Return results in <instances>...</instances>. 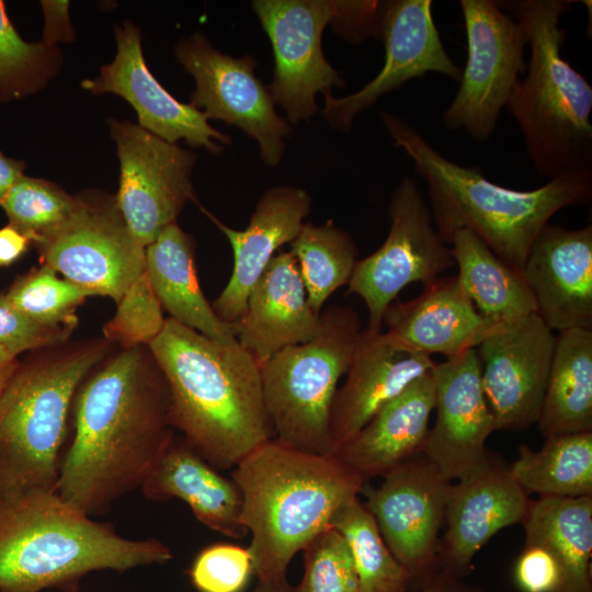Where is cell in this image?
I'll return each instance as SVG.
<instances>
[{
    "label": "cell",
    "instance_id": "cell-29",
    "mask_svg": "<svg viewBox=\"0 0 592 592\" xmlns=\"http://www.w3.org/2000/svg\"><path fill=\"white\" fill-rule=\"evenodd\" d=\"M522 524L525 544H538L555 557L557 592H592V496L531 500Z\"/></svg>",
    "mask_w": 592,
    "mask_h": 592
},
{
    "label": "cell",
    "instance_id": "cell-13",
    "mask_svg": "<svg viewBox=\"0 0 592 592\" xmlns=\"http://www.w3.org/2000/svg\"><path fill=\"white\" fill-rule=\"evenodd\" d=\"M349 1L255 0L252 9L267 34L274 54V76L267 90L274 104L296 124L318 110L317 93L329 92L344 80L326 60L321 35L340 20Z\"/></svg>",
    "mask_w": 592,
    "mask_h": 592
},
{
    "label": "cell",
    "instance_id": "cell-42",
    "mask_svg": "<svg viewBox=\"0 0 592 592\" xmlns=\"http://www.w3.org/2000/svg\"><path fill=\"white\" fill-rule=\"evenodd\" d=\"M514 577L523 592H557L560 584V570L555 557L538 544H524Z\"/></svg>",
    "mask_w": 592,
    "mask_h": 592
},
{
    "label": "cell",
    "instance_id": "cell-16",
    "mask_svg": "<svg viewBox=\"0 0 592 592\" xmlns=\"http://www.w3.org/2000/svg\"><path fill=\"white\" fill-rule=\"evenodd\" d=\"M374 33L385 47V62L376 77L342 98L323 93L321 113L334 128L349 129L354 117L380 96L428 72L460 80L462 69L445 50L434 23L431 0L379 2Z\"/></svg>",
    "mask_w": 592,
    "mask_h": 592
},
{
    "label": "cell",
    "instance_id": "cell-20",
    "mask_svg": "<svg viewBox=\"0 0 592 592\" xmlns=\"http://www.w3.org/2000/svg\"><path fill=\"white\" fill-rule=\"evenodd\" d=\"M531 500L509 466L489 455L475 475L451 483L437 568L462 578L477 551L500 530L522 523Z\"/></svg>",
    "mask_w": 592,
    "mask_h": 592
},
{
    "label": "cell",
    "instance_id": "cell-36",
    "mask_svg": "<svg viewBox=\"0 0 592 592\" xmlns=\"http://www.w3.org/2000/svg\"><path fill=\"white\" fill-rule=\"evenodd\" d=\"M0 206L9 224L27 236L34 246L70 217L77 206V196L48 180L24 173Z\"/></svg>",
    "mask_w": 592,
    "mask_h": 592
},
{
    "label": "cell",
    "instance_id": "cell-14",
    "mask_svg": "<svg viewBox=\"0 0 592 592\" xmlns=\"http://www.w3.org/2000/svg\"><path fill=\"white\" fill-rule=\"evenodd\" d=\"M382 478L378 487L364 483V504L410 581L421 583L437 568L439 532L452 481L423 453L405 459Z\"/></svg>",
    "mask_w": 592,
    "mask_h": 592
},
{
    "label": "cell",
    "instance_id": "cell-3",
    "mask_svg": "<svg viewBox=\"0 0 592 592\" xmlns=\"http://www.w3.org/2000/svg\"><path fill=\"white\" fill-rule=\"evenodd\" d=\"M382 119L424 179L443 240L448 244L456 230L467 228L517 273L523 274L532 242L557 212L591 201L592 168L559 174L534 190H513L488 180L478 168L445 158L403 118L383 112Z\"/></svg>",
    "mask_w": 592,
    "mask_h": 592
},
{
    "label": "cell",
    "instance_id": "cell-12",
    "mask_svg": "<svg viewBox=\"0 0 592 592\" xmlns=\"http://www.w3.org/2000/svg\"><path fill=\"white\" fill-rule=\"evenodd\" d=\"M110 135L119 160V186L115 200L129 230L143 246L177 221L190 201L195 155L169 143L138 124L109 118Z\"/></svg>",
    "mask_w": 592,
    "mask_h": 592
},
{
    "label": "cell",
    "instance_id": "cell-21",
    "mask_svg": "<svg viewBox=\"0 0 592 592\" xmlns=\"http://www.w3.org/2000/svg\"><path fill=\"white\" fill-rule=\"evenodd\" d=\"M523 276L551 331L592 330V225L547 224L531 244Z\"/></svg>",
    "mask_w": 592,
    "mask_h": 592
},
{
    "label": "cell",
    "instance_id": "cell-15",
    "mask_svg": "<svg viewBox=\"0 0 592 592\" xmlns=\"http://www.w3.org/2000/svg\"><path fill=\"white\" fill-rule=\"evenodd\" d=\"M174 54L195 80L191 104L207 119L224 121L254 138L262 160L276 166L284 152L283 137L291 134V127L276 114L267 88L257 78L253 57L225 55L198 32L181 39Z\"/></svg>",
    "mask_w": 592,
    "mask_h": 592
},
{
    "label": "cell",
    "instance_id": "cell-10",
    "mask_svg": "<svg viewBox=\"0 0 592 592\" xmlns=\"http://www.w3.org/2000/svg\"><path fill=\"white\" fill-rule=\"evenodd\" d=\"M467 36V61L458 91L445 110L446 128L489 139L526 69L522 25L492 0H460Z\"/></svg>",
    "mask_w": 592,
    "mask_h": 592
},
{
    "label": "cell",
    "instance_id": "cell-28",
    "mask_svg": "<svg viewBox=\"0 0 592 592\" xmlns=\"http://www.w3.org/2000/svg\"><path fill=\"white\" fill-rule=\"evenodd\" d=\"M146 273L170 318L224 344L237 343L234 327L224 322L201 288L192 237L172 223L145 248Z\"/></svg>",
    "mask_w": 592,
    "mask_h": 592
},
{
    "label": "cell",
    "instance_id": "cell-26",
    "mask_svg": "<svg viewBox=\"0 0 592 592\" xmlns=\"http://www.w3.org/2000/svg\"><path fill=\"white\" fill-rule=\"evenodd\" d=\"M139 489L149 500L185 502L198 522L229 538L249 534L235 481L223 476L181 434H173Z\"/></svg>",
    "mask_w": 592,
    "mask_h": 592
},
{
    "label": "cell",
    "instance_id": "cell-38",
    "mask_svg": "<svg viewBox=\"0 0 592 592\" xmlns=\"http://www.w3.org/2000/svg\"><path fill=\"white\" fill-rule=\"evenodd\" d=\"M117 309L102 329V337L121 349L149 345L162 331L166 319L146 271L126 289Z\"/></svg>",
    "mask_w": 592,
    "mask_h": 592
},
{
    "label": "cell",
    "instance_id": "cell-31",
    "mask_svg": "<svg viewBox=\"0 0 592 592\" xmlns=\"http://www.w3.org/2000/svg\"><path fill=\"white\" fill-rule=\"evenodd\" d=\"M451 252L457 278L483 317L508 322L536 312V304L523 274L502 262L471 230H456Z\"/></svg>",
    "mask_w": 592,
    "mask_h": 592
},
{
    "label": "cell",
    "instance_id": "cell-25",
    "mask_svg": "<svg viewBox=\"0 0 592 592\" xmlns=\"http://www.w3.org/2000/svg\"><path fill=\"white\" fill-rule=\"evenodd\" d=\"M319 317L309 306L294 254L282 251L250 291L246 309L232 327L240 346L261 367L284 348L312 339Z\"/></svg>",
    "mask_w": 592,
    "mask_h": 592
},
{
    "label": "cell",
    "instance_id": "cell-4",
    "mask_svg": "<svg viewBox=\"0 0 592 592\" xmlns=\"http://www.w3.org/2000/svg\"><path fill=\"white\" fill-rule=\"evenodd\" d=\"M242 498L247 547L258 581L286 578L293 557L333 515L362 491L365 481L333 454L291 448L272 439L244 456L231 473Z\"/></svg>",
    "mask_w": 592,
    "mask_h": 592
},
{
    "label": "cell",
    "instance_id": "cell-2",
    "mask_svg": "<svg viewBox=\"0 0 592 592\" xmlns=\"http://www.w3.org/2000/svg\"><path fill=\"white\" fill-rule=\"evenodd\" d=\"M148 346L168 384L172 428L216 469L274 439L261 367L238 342L219 343L168 318Z\"/></svg>",
    "mask_w": 592,
    "mask_h": 592
},
{
    "label": "cell",
    "instance_id": "cell-6",
    "mask_svg": "<svg viewBox=\"0 0 592 592\" xmlns=\"http://www.w3.org/2000/svg\"><path fill=\"white\" fill-rule=\"evenodd\" d=\"M115 345L103 337L35 351L0 395V501L56 491L77 389Z\"/></svg>",
    "mask_w": 592,
    "mask_h": 592
},
{
    "label": "cell",
    "instance_id": "cell-22",
    "mask_svg": "<svg viewBox=\"0 0 592 592\" xmlns=\"http://www.w3.org/2000/svg\"><path fill=\"white\" fill-rule=\"evenodd\" d=\"M435 364L431 356L401 346L386 332L364 329L346 378L337 389L332 402L330 436L333 451Z\"/></svg>",
    "mask_w": 592,
    "mask_h": 592
},
{
    "label": "cell",
    "instance_id": "cell-8",
    "mask_svg": "<svg viewBox=\"0 0 592 592\" xmlns=\"http://www.w3.org/2000/svg\"><path fill=\"white\" fill-rule=\"evenodd\" d=\"M362 331L354 309L331 306L321 311L312 339L284 348L261 365L274 440L306 453L332 454L330 411Z\"/></svg>",
    "mask_w": 592,
    "mask_h": 592
},
{
    "label": "cell",
    "instance_id": "cell-37",
    "mask_svg": "<svg viewBox=\"0 0 592 592\" xmlns=\"http://www.w3.org/2000/svg\"><path fill=\"white\" fill-rule=\"evenodd\" d=\"M5 296L18 310L38 323L76 328L77 307L93 295L39 264L19 276Z\"/></svg>",
    "mask_w": 592,
    "mask_h": 592
},
{
    "label": "cell",
    "instance_id": "cell-49",
    "mask_svg": "<svg viewBox=\"0 0 592 592\" xmlns=\"http://www.w3.org/2000/svg\"><path fill=\"white\" fill-rule=\"evenodd\" d=\"M67 592H79V590H71V591H67Z\"/></svg>",
    "mask_w": 592,
    "mask_h": 592
},
{
    "label": "cell",
    "instance_id": "cell-39",
    "mask_svg": "<svg viewBox=\"0 0 592 592\" xmlns=\"http://www.w3.org/2000/svg\"><path fill=\"white\" fill-rule=\"evenodd\" d=\"M304 574L295 592H361L350 548L331 526L303 549Z\"/></svg>",
    "mask_w": 592,
    "mask_h": 592
},
{
    "label": "cell",
    "instance_id": "cell-11",
    "mask_svg": "<svg viewBox=\"0 0 592 592\" xmlns=\"http://www.w3.org/2000/svg\"><path fill=\"white\" fill-rule=\"evenodd\" d=\"M388 214L390 228L386 240L357 261L346 291L365 303V330L374 333L382 331L383 316L401 289L414 282L425 285L455 264L451 247L436 230L415 180H401L391 194Z\"/></svg>",
    "mask_w": 592,
    "mask_h": 592
},
{
    "label": "cell",
    "instance_id": "cell-40",
    "mask_svg": "<svg viewBox=\"0 0 592 592\" xmlns=\"http://www.w3.org/2000/svg\"><path fill=\"white\" fill-rule=\"evenodd\" d=\"M189 574L197 592H242L253 566L248 548L213 544L200 550Z\"/></svg>",
    "mask_w": 592,
    "mask_h": 592
},
{
    "label": "cell",
    "instance_id": "cell-9",
    "mask_svg": "<svg viewBox=\"0 0 592 592\" xmlns=\"http://www.w3.org/2000/svg\"><path fill=\"white\" fill-rule=\"evenodd\" d=\"M76 196L70 217L34 244L39 264L117 304L146 271L145 247L129 230L115 195L92 189Z\"/></svg>",
    "mask_w": 592,
    "mask_h": 592
},
{
    "label": "cell",
    "instance_id": "cell-17",
    "mask_svg": "<svg viewBox=\"0 0 592 592\" xmlns=\"http://www.w3.org/2000/svg\"><path fill=\"white\" fill-rule=\"evenodd\" d=\"M556 335L536 312L508 321L476 348L496 430L537 423Z\"/></svg>",
    "mask_w": 592,
    "mask_h": 592
},
{
    "label": "cell",
    "instance_id": "cell-43",
    "mask_svg": "<svg viewBox=\"0 0 592 592\" xmlns=\"http://www.w3.org/2000/svg\"><path fill=\"white\" fill-rule=\"evenodd\" d=\"M45 16V27L42 41L56 45L57 42H71L75 31L68 14V1H41Z\"/></svg>",
    "mask_w": 592,
    "mask_h": 592
},
{
    "label": "cell",
    "instance_id": "cell-34",
    "mask_svg": "<svg viewBox=\"0 0 592 592\" xmlns=\"http://www.w3.org/2000/svg\"><path fill=\"white\" fill-rule=\"evenodd\" d=\"M330 526L345 539L361 592H406L410 577L391 554L366 505L355 498L332 517Z\"/></svg>",
    "mask_w": 592,
    "mask_h": 592
},
{
    "label": "cell",
    "instance_id": "cell-19",
    "mask_svg": "<svg viewBox=\"0 0 592 592\" xmlns=\"http://www.w3.org/2000/svg\"><path fill=\"white\" fill-rule=\"evenodd\" d=\"M116 54L100 73L81 87L92 93H114L125 99L138 116V125L169 141L184 139L190 146L213 153L231 138L213 128L205 114L191 103L173 98L149 71L141 49L139 29L130 21L115 25Z\"/></svg>",
    "mask_w": 592,
    "mask_h": 592
},
{
    "label": "cell",
    "instance_id": "cell-50",
    "mask_svg": "<svg viewBox=\"0 0 592 592\" xmlns=\"http://www.w3.org/2000/svg\"><path fill=\"white\" fill-rule=\"evenodd\" d=\"M0 592H7V591H1V590H0Z\"/></svg>",
    "mask_w": 592,
    "mask_h": 592
},
{
    "label": "cell",
    "instance_id": "cell-32",
    "mask_svg": "<svg viewBox=\"0 0 592 592\" xmlns=\"http://www.w3.org/2000/svg\"><path fill=\"white\" fill-rule=\"evenodd\" d=\"M517 454L509 469L527 494L592 496V432L547 436L540 449L521 445Z\"/></svg>",
    "mask_w": 592,
    "mask_h": 592
},
{
    "label": "cell",
    "instance_id": "cell-30",
    "mask_svg": "<svg viewBox=\"0 0 592 592\" xmlns=\"http://www.w3.org/2000/svg\"><path fill=\"white\" fill-rule=\"evenodd\" d=\"M537 424L544 437L592 432V330L556 335Z\"/></svg>",
    "mask_w": 592,
    "mask_h": 592
},
{
    "label": "cell",
    "instance_id": "cell-27",
    "mask_svg": "<svg viewBox=\"0 0 592 592\" xmlns=\"http://www.w3.org/2000/svg\"><path fill=\"white\" fill-rule=\"evenodd\" d=\"M434 403L435 380L431 369L387 402L332 454L365 482L383 477L405 459L423 452Z\"/></svg>",
    "mask_w": 592,
    "mask_h": 592
},
{
    "label": "cell",
    "instance_id": "cell-5",
    "mask_svg": "<svg viewBox=\"0 0 592 592\" xmlns=\"http://www.w3.org/2000/svg\"><path fill=\"white\" fill-rule=\"evenodd\" d=\"M173 553L153 538L121 536L56 491L33 490L0 501V590H79L92 571L125 572L170 561Z\"/></svg>",
    "mask_w": 592,
    "mask_h": 592
},
{
    "label": "cell",
    "instance_id": "cell-41",
    "mask_svg": "<svg viewBox=\"0 0 592 592\" xmlns=\"http://www.w3.org/2000/svg\"><path fill=\"white\" fill-rule=\"evenodd\" d=\"M73 329L38 323L18 310L5 293H0V346L16 357L25 351L67 342Z\"/></svg>",
    "mask_w": 592,
    "mask_h": 592
},
{
    "label": "cell",
    "instance_id": "cell-46",
    "mask_svg": "<svg viewBox=\"0 0 592 592\" xmlns=\"http://www.w3.org/2000/svg\"><path fill=\"white\" fill-rule=\"evenodd\" d=\"M24 161L5 156L0 151V204L15 181L24 174Z\"/></svg>",
    "mask_w": 592,
    "mask_h": 592
},
{
    "label": "cell",
    "instance_id": "cell-48",
    "mask_svg": "<svg viewBox=\"0 0 592 592\" xmlns=\"http://www.w3.org/2000/svg\"><path fill=\"white\" fill-rule=\"evenodd\" d=\"M252 592H295L287 579L276 581H258Z\"/></svg>",
    "mask_w": 592,
    "mask_h": 592
},
{
    "label": "cell",
    "instance_id": "cell-23",
    "mask_svg": "<svg viewBox=\"0 0 592 592\" xmlns=\"http://www.w3.org/2000/svg\"><path fill=\"white\" fill-rule=\"evenodd\" d=\"M202 212L227 237L234 253L230 278L212 306L216 315L234 326L243 314L250 291L271 262L274 253L292 242L310 210V196L298 187L269 189L258 201L249 225L236 230L207 209Z\"/></svg>",
    "mask_w": 592,
    "mask_h": 592
},
{
    "label": "cell",
    "instance_id": "cell-45",
    "mask_svg": "<svg viewBox=\"0 0 592 592\" xmlns=\"http://www.w3.org/2000/svg\"><path fill=\"white\" fill-rule=\"evenodd\" d=\"M420 592H485L441 568H436L421 582Z\"/></svg>",
    "mask_w": 592,
    "mask_h": 592
},
{
    "label": "cell",
    "instance_id": "cell-18",
    "mask_svg": "<svg viewBox=\"0 0 592 592\" xmlns=\"http://www.w3.org/2000/svg\"><path fill=\"white\" fill-rule=\"evenodd\" d=\"M432 373L436 418L422 453L448 480L458 481L487 464L486 441L496 431L476 349L436 363Z\"/></svg>",
    "mask_w": 592,
    "mask_h": 592
},
{
    "label": "cell",
    "instance_id": "cell-44",
    "mask_svg": "<svg viewBox=\"0 0 592 592\" xmlns=\"http://www.w3.org/2000/svg\"><path fill=\"white\" fill-rule=\"evenodd\" d=\"M32 244L31 239L8 224L0 228V266L18 261Z\"/></svg>",
    "mask_w": 592,
    "mask_h": 592
},
{
    "label": "cell",
    "instance_id": "cell-35",
    "mask_svg": "<svg viewBox=\"0 0 592 592\" xmlns=\"http://www.w3.org/2000/svg\"><path fill=\"white\" fill-rule=\"evenodd\" d=\"M61 60L56 45L26 42L0 0V104L42 90L57 75Z\"/></svg>",
    "mask_w": 592,
    "mask_h": 592
},
{
    "label": "cell",
    "instance_id": "cell-24",
    "mask_svg": "<svg viewBox=\"0 0 592 592\" xmlns=\"http://www.w3.org/2000/svg\"><path fill=\"white\" fill-rule=\"evenodd\" d=\"M383 323L385 332L401 346L449 360L476 349L504 322L480 315L457 276H449L425 284L411 300L391 303Z\"/></svg>",
    "mask_w": 592,
    "mask_h": 592
},
{
    "label": "cell",
    "instance_id": "cell-33",
    "mask_svg": "<svg viewBox=\"0 0 592 592\" xmlns=\"http://www.w3.org/2000/svg\"><path fill=\"white\" fill-rule=\"evenodd\" d=\"M304 282L308 303L320 315L327 299L348 285L357 263V248L351 236L331 221L304 224L291 242Z\"/></svg>",
    "mask_w": 592,
    "mask_h": 592
},
{
    "label": "cell",
    "instance_id": "cell-1",
    "mask_svg": "<svg viewBox=\"0 0 592 592\" xmlns=\"http://www.w3.org/2000/svg\"><path fill=\"white\" fill-rule=\"evenodd\" d=\"M71 415L56 492L92 517L140 488L175 433L168 384L148 345L121 349L95 366L76 391Z\"/></svg>",
    "mask_w": 592,
    "mask_h": 592
},
{
    "label": "cell",
    "instance_id": "cell-7",
    "mask_svg": "<svg viewBox=\"0 0 592 592\" xmlns=\"http://www.w3.org/2000/svg\"><path fill=\"white\" fill-rule=\"evenodd\" d=\"M570 0L498 1L522 25L530 45L527 73L506 104L519 123L537 175L592 168V87L561 55L559 26Z\"/></svg>",
    "mask_w": 592,
    "mask_h": 592
},
{
    "label": "cell",
    "instance_id": "cell-47",
    "mask_svg": "<svg viewBox=\"0 0 592 592\" xmlns=\"http://www.w3.org/2000/svg\"><path fill=\"white\" fill-rule=\"evenodd\" d=\"M19 363L16 356L0 346V395L19 366Z\"/></svg>",
    "mask_w": 592,
    "mask_h": 592
}]
</instances>
